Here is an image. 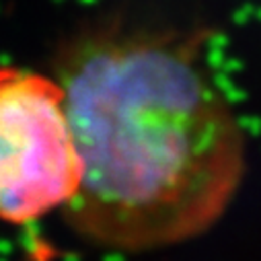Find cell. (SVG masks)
I'll list each match as a JSON object with an SVG mask.
<instances>
[{"label": "cell", "mask_w": 261, "mask_h": 261, "mask_svg": "<svg viewBox=\"0 0 261 261\" xmlns=\"http://www.w3.org/2000/svg\"><path fill=\"white\" fill-rule=\"evenodd\" d=\"M54 76L83 167L62 212L76 237L142 253L220 220L243 181L247 142L195 39L101 19L60 47Z\"/></svg>", "instance_id": "obj_1"}, {"label": "cell", "mask_w": 261, "mask_h": 261, "mask_svg": "<svg viewBox=\"0 0 261 261\" xmlns=\"http://www.w3.org/2000/svg\"><path fill=\"white\" fill-rule=\"evenodd\" d=\"M81 179L58 79L0 66V222L25 226L62 214L76 198Z\"/></svg>", "instance_id": "obj_2"}]
</instances>
